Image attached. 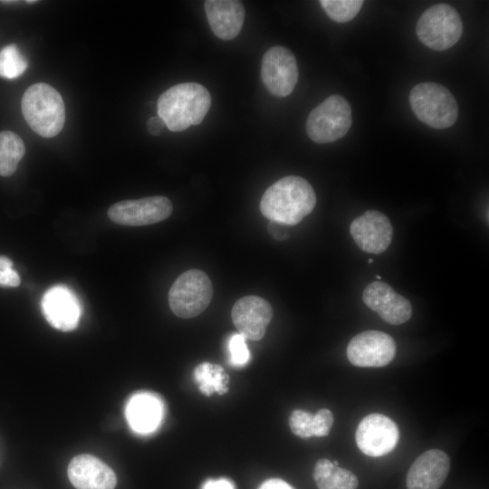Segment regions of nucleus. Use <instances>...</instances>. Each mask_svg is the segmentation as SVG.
<instances>
[{"mask_svg": "<svg viewBox=\"0 0 489 489\" xmlns=\"http://www.w3.org/2000/svg\"><path fill=\"white\" fill-rule=\"evenodd\" d=\"M316 195L303 177L287 176L273 183L264 193L260 211L272 222L295 225L314 208Z\"/></svg>", "mask_w": 489, "mask_h": 489, "instance_id": "1", "label": "nucleus"}, {"mask_svg": "<svg viewBox=\"0 0 489 489\" xmlns=\"http://www.w3.org/2000/svg\"><path fill=\"white\" fill-rule=\"evenodd\" d=\"M211 105L209 91L197 82L174 85L158 100V116L171 131H182L201 123Z\"/></svg>", "mask_w": 489, "mask_h": 489, "instance_id": "2", "label": "nucleus"}, {"mask_svg": "<svg viewBox=\"0 0 489 489\" xmlns=\"http://www.w3.org/2000/svg\"><path fill=\"white\" fill-rule=\"evenodd\" d=\"M22 112L29 127L43 138L58 135L65 121V107L61 94L51 85H31L22 98Z\"/></svg>", "mask_w": 489, "mask_h": 489, "instance_id": "3", "label": "nucleus"}, {"mask_svg": "<svg viewBox=\"0 0 489 489\" xmlns=\"http://www.w3.org/2000/svg\"><path fill=\"white\" fill-rule=\"evenodd\" d=\"M409 102L417 118L434 129L452 126L458 116V106L453 94L436 82L417 84L410 91Z\"/></svg>", "mask_w": 489, "mask_h": 489, "instance_id": "4", "label": "nucleus"}, {"mask_svg": "<svg viewBox=\"0 0 489 489\" xmlns=\"http://www.w3.org/2000/svg\"><path fill=\"white\" fill-rule=\"evenodd\" d=\"M463 33V23L451 5L437 4L427 9L417 24L420 42L435 51H444L455 44Z\"/></svg>", "mask_w": 489, "mask_h": 489, "instance_id": "5", "label": "nucleus"}, {"mask_svg": "<svg viewBox=\"0 0 489 489\" xmlns=\"http://www.w3.org/2000/svg\"><path fill=\"white\" fill-rule=\"evenodd\" d=\"M213 296L212 283L201 270H188L177 277L168 292L171 311L180 318H193L203 312Z\"/></svg>", "mask_w": 489, "mask_h": 489, "instance_id": "6", "label": "nucleus"}, {"mask_svg": "<svg viewBox=\"0 0 489 489\" xmlns=\"http://www.w3.org/2000/svg\"><path fill=\"white\" fill-rule=\"evenodd\" d=\"M352 122L349 102L340 95H331L309 114L306 131L319 144L333 142L342 138Z\"/></svg>", "mask_w": 489, "mask_h": 489, "instance_id": "7", "label": "nucleus"}, {"mask_svg": "<svg viewBox=\"0 0 489 489\" xmlns=\"http://www.w3.org/2000/svg\"><path fill=\"white\" fill-rule=\"evenodd\" d=\"M172 210V203L168 197L154 196L117 202L108 209V216L119 225L140 226L167 219Z\"/></svg>", "mask_w": 489, "mask_h": 489, "instance_id": "8", "label": "nucleus"}, {"mask_svg": "<svg viewBox=\"0 0 489 489\" xmlns=\"http://www.w3.org/2000/svg\"><path fill=\"white\" fill-rule=\"evenodd\" d=\"M396 350V342L390 335L379 331H365L350 340L347 358L357 367L379 368L392 361Z\"/></svg>", "mask_w": 489, "mask_h": 489, "instance_id": "9", "label": "nucleus"}, {"mask_svg": "<svg viewBox=\"0 0 489 489\" xmlns=\"http://www.w3.org/2000/svg\"><path fill=\"white\" fill-rule=\"evenodd\" d=\"M261 78L272 94L277 97L291 94L298 81V67L293 53L283 46L271 47L262 60Z\"/></svg>", "mask_w": 489, "mask_h": 489, "instance_id": "10", "label": "nucleus"}, {"mask_svg": "<svg viewBox=\"0 0 489 489\" xmlns=\"http://www.w3.org/2000/svg\"><path fill=\"white\" fill-rule=\"evenodd\" d=\"M360 450L369 456L379 457L390 453L399 439L397 424L388 417L372 413L363 417L355 433Z\"/></svg>", "mask_w": 489, "mask_h": 489, "instance_id": "11", "label": "nucleus"}, {"mask_svg": "<svg viewBox=\"0 0 489 489\" xmlns=\"http://www.w3.org/2000/svg\"><path fill=\"white\" fill-rule=\"evenodd\" d=\"M350 232L362 251L375 254L388 248L393 235L388 217L377 210H368L355 218L350 224Z\"/></svg>", "mask_w": 489, "mask_h": 489, "instance_id": "12", "label": "nucleus"}, {"mask_svg": "<svg viewBox=\"0 0 489 489\" xmlns=\"http://www.w3.org/2000/svg\"><path fill=\"white\" fill-rule=\"evenodd\" d=\"M231 317L238 333L245 339L259 340L273 318V309L264 298L247 295L235 302Z\"/></svg>", "mask_w": 489, "mask_h": 489, "instance_id": "13", "label": "nucleus"}, {"mask_svg": "<svg viewBox=\"0 0 489 489\" xmlns=\"http://www.w3.org/2000/svg\"><path fill=\"white\" fill-rule=\"evenodd\" d=\"M362 300L389 324L399 325L411 318L412 306L409 301L386 283L376 281L369 283L363 291Z\"/></svg>", "mask_w": 489, "mask_h": 489, "instance_id": "14", "label": "nucleus"}, {"mask_svg": "<svg viewBox=\"0 0 489 489\" xmlns=\"http://www.w3.org/2000/svg\"><path fill=\"white\" fill-rule=\"evenodd\" d=\"M41 308L50 325L62 331L74 330L82 313L78 298L64 285L50 288L42 298Z\"/></svg>", "mask_w": 489, "mask_h": 489, "instance_id": "15", "label": "nucleus"}, {"mask_svg": "<svg viewBox=\"0 0 489 489\" xmlns=\"http://www.w3.org/2000/svg\"><path fill=\"white\" fill-rule=\"evenodd\" d=\"M450 459L439 449H429L421 454L407 474L408 489H439L447 477Z\"/></svg>", "mask_w": 489, "mask_h": 489, "instance_id": "16", "label": "nucleus"}, {"mask_svg": "<svg viewBox=\"0 0 489 489\" xmlns=\"http://www.w3.org/2000/svg\"><path fill=\"white\" fill-rule=\"evenodd\" d=\"M67 474L76 489H114L117 484L114 471L89 454L74 456L69 463Z\"/></svg>", "mask_w": 489, "mask_h": 489, "instance_id": "17", "label": "nucleus"}, {"mask_svg": "<svg viewBox=\"0 0 489 489\" xmlns=\"http://www.w3.org/2000/svg\"><path fill=\"white\" fill-rule=\"evenodd\" d=\"M205 12L214 34L222 40H232L240 33L244 21V8L236 0H206Z\"/></svg>", "mask_w": 489, "mask_h": 489, "instance_id": "18", "label": "nucleus"}, {"mask_svg": "<svg viewBox=\"0 0 489 489\" xmlns=\"http://www.w3.org/2000/svg\"><path fill=\"white\" fill-rule=\"evenodd\" d=\"M164 415V405L156 394L139 392L133 395L126 406V417L138 433H150L158 428Z\"/></svg>", "mask_w": 489, "mask_h": 489, "instance_id": "19", "label": "nucleus"}, {"mask_svg": "<svg viewBox=\"0 0 489 489\" xmlns=\"http://www.w3.org/2000/svg\"><path fill=\"white\" fill-rule=\"evenodd\" d=\"M333 421V415L327 408H321L314 415L302 409H295L289 417V426L292 432L302 438L326 436Z\"/></svg>", "mask_w": 489, "mask_h": 489, "instance_id": "20", "label": "nucleus"}, {"mask_svg": "<svg viewBox=\"0 0 489 489\" xmlns=\"http://www.w3.org/2000/svg\"><path fill=\"white\" fill-rule=\"evenodd\" d=\"M318 489H357L358 477L350 470L335 466L327 458L319 459L313 469Z\"/></svg>", "mask_w": 489, "mask_h": 489, "instance_id": "21", "label": "nucleus"}, {"mask_svg": "<svg viewBox=\"0 0 489 489\" xmlns=\"http://www.w3.org/2000/svg\"><path fill=\"white\" fill-rule=\"evenodd\" d=\"M193 378L201 393L210 397L213 393L224 395L228 391L229 377L218 364L203 362L193 372Z\"/></svg>", "mask_w": 489, "mask_h": 489, "instance_id": "22", "label": "nucleus"}, {"mask_svg": "<svg viewBox=\"0 0 489 489\" xmlns=\"http://www.w3.org/2000/svg\"><path fill=\"white\" fill-rule=\"evenodd\" d=\"M25 153L23 139L14 132H0V175L8 177L14 173Z\"/></svg>", "mask_w": 489, "mask_h": 489, "instance_id": "23", "label": "nucleus"}, {"mask_svg": "<svg viewBox=\"0 0 489 489\" xmlns=\"http://www.w3.org/2000/svg\"><path fill=\"white\" fill-rule=\"evenodd\" d=\"M27 60L17 45L12 43L0 50V76L14 79L21 76L27 68Z\"/></svg>", "mask_w": 489, "mask_h": 489, "instance_id": "24", "label": "nucleus"}, {"mask_svg": "<svg viewBox=\"0 0 489 489\" xmlns=\"http://www.w3.org/2000/svg\"><path fill=\"white\" fill-rule=\"evenodd\" d=\"M361 0H321L320 4L328 16L337 23L352 20L362 7Z\"/></svg>", "mask_w": 489, "mask_h": 489, "instance_id": "25", "label": "nucleus"}, {"mask_svg": "<svg viewBox=\"0 0 489 489\" xmlns=\"http://www.w3.org/2000/svg\"><path fill=\"white\" fill-rule=\"evenodd\" d=\"M245 340L240 333H235L228 340L229 362L234 367H244L250 360V351Z\"/></svg>", "mask_w": 489, "mask_h": 489, "instance_id": "26", "label": "nucleus"}, {"mask_svg": "<svg viewBox=\"0 0 489 489\" xmlns=\"http://www.w3.org/2000/svg\"><path fill=\"white\" fill-rule=\"evenodd\" d=\"M21 280L13 269V262L5 255H0V286L16 287Z\"/></svg>", "mask_w": 489, "mask_h": 489, "instance_id": "27", "label": "nucleus"}, {"mask_svg": "<svg viewBox=\"0 0 489 489\" xmlns=\"http://www.w3.org/2000/svg\"><path fill=\"white\" fill-rule=\"evenodd\" d=\"M201 489H235L234 483L227 478L208 479L203 484Z\"/></svg>", "mask_w": 489, "mask_h": 489, "instance_id": "28", "label": "nucleus"}, {"mask_svg": "<svg viewBox=\"0 0 489 489\" xmlns=\"http://www.w3.org/2000/svg\"><path fill=\"white\" fill-rule=\"evenodd\" d=\"M165 127L164 121L158 116L151 117L147 122L148 131L154 136L160 135Z\"/></svg>", "mask_w": 489, "mask_h": 489, "instance_id": "29", "label": "nucleus"}, {"mask_svg": "<svg viewBox=\"0 0 489 489\" xmlns=\"http://www.w3.org/2000/svg\"><path fill=\"white\" fill-rule=\"evenodd\" d=\"M258 489H294L285 481L278 478H271L264 481Z\"/></svg>", "mask_w": 489, "mask_h": 489, "instance_id": "30", "label": "nucleus"}, {"mask_svg": "<svg viewBox=\"0 0 489 489\" xmlns=\"http://www.w3.org/2000/svg\"><path fill=\"white\" fill-rule=\"evenodd\" d=\"M281 225H282L272 221L268 225V232L277 240H284L288 237V235L284 230H280Z\"/></svg>", "mask_w": 489, "mask_h": 489, "instance_id": "31", "label": "nucleus"}, {"mask_svg": "<svg viewBox=\"0 0 489 489\" xmlns=\"http://www.w3.org/2000/svg\"><path fill=\"white\" fill-rule=\"evenodd\" d=\"M332 464H333V465H335V466H339V462H338L337 460L333 461Z\"/></svg>", "mask_w": 489, "mask_h": 489, "instance_id": "32", "label": "nucleus"}, {"mask_svg": "<svg viewBox=\"0 0 489 489\" xmlns=\"http://www.w3.org/2000/svg\"><path fill=\"white\" fill-rule=\"evenodd\" d=\"M368 262H369V264H371V263H373V259L370 258V259L368 260Z\"/></svg>", "mask_w": 489, "mask_h": 489, "instance_id": "33", "label": "nucleus"}, {"mask_svg": "<svg viewBox=\"0 0 489 489\" xmlns=\"http://www.w3.org/2000/svg\"><path fill=\"white\" fill-rule=\"evenodd\" d=\"M376 278L379 279V280L381 279V277L379 275H376Z\"/></svg>", "mask_w": 489, "mask_h": 489, "instance_id": "34", "label": "nucleus"}]
</instances>
